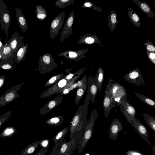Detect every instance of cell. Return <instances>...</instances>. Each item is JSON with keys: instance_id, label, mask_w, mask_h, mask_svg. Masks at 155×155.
I'll list each match as a JSON object with an SVG mask.
<instances>
[{"instance_id": "cell-8", "label": "cell", "mask_w": 155, "mask_h": 155, "mask_svg": "<svg viewBox=\"0 0 155 155\" xmlns=\"http://www.w3.org/2000/svg\"><path fill=\"white\" fill-rule=\"evenodd\" d=\"M64 12H61L52 21L50 28V37L52 40L57 36L64 23Z\"/></svg>"}, {"instance_id": "cell-30", "label": "cell", "mask_w": 155, "mask_h": 155, "mask_svg": "<svg viewBox=\"0 0 155 155\" xmlns=\"http://www.w3.org/2000/svg\"><path fill=\"white\" fill-rule=\"evenodd\" d=\"M64 117L63 116H57L51 117L45 122L46 124L49 125L57 126L61 125L64 122Z\"/></svg>"}, {"instance_id": "cell-52", "label": "cell", "mask_w": 155, "mask_h": 155, "mask_svg": "<svg viewBox=\"0 0 155 155\" xmlns=\"http://www.w3.org/2000/svg\"><path fill=\"white\" fill-rule=\"evenodd\" d=\"M2 54H0V59L2 60Z\"/></svg>"}, {"instance_id": "cell-42", "label": "cell", "mask_w": 155, "mask_h": 155, "mask_svg": "<svg viewBox=\"0 0 155 155\" xmlns=\"http://www.w3.org/2000/svg\"><path fill=\"white\" fill-rule=\"evenodd\" d=\"M12 111H9L0 116V127L11 115Z\"/></svg>"}, {"instance_id": "cell-40", "label": "cell", "mask_w": 155, "mask_h": 155, "mask_svg": "<svg viewBox=\"0 0 155 155\" xmlns=\"http://www.w3.org/2000/svg\"><path fill=\"white\" fill-rule=\"evenodd\" d=\"M89 8L93 10H97L101 12L102 11L100 7L96 6L95 4L87 0H86L83 3L81 8Z\"/></svg>"}, {"instance_id": "cell-53", "label": "cell", "mask_w": 155, "mask_h": 155, "mask_svg": "<svg viewBox=\"0 0 155 155\" xmlns=\"http://www.w3.org/2000/svg\"><path fill=\"white\" fill-rule=\"evenodd\" d=\"M1 155V152H0V155Z\"/></svg>"}, {"instance_id": "cell-16", "label": "cell", "mask_w": 155, "mask_h": 155, "mask_svg": "<svg viewBox=\"0 0 155 155\" xmlns=\"http://www.w3.org/2000/svg\"><path fill=\"white\" fill-rule=\"evenodd\" d=\"M132 126L145 141L151 146H152V144L148 139L149 136L147 129L143 124L136 117L133 120Z\"/></svg>"}, {"instance_id": "cell-3", "label": "cell", "mask_w": 155, "mask_h": 155, "mask_svg": "<svg viewBox=\"0 0 155 155\" xmlns=\"http://www.w3.org/2000/svg\"><path fill=\"white\" fill-rule=\"evenodd\" d=\"M98 117L97 110L94 108L91 112L89 119L85 127L82 136L78 144V153H81L85 148L92 136L96 120Z\"/></svg>"}, {"instance_id": "cell-21", "label": "cell", "mask_w": 155, "mask_h": 155, "mask_svg": "<svg viewBox=\"0 0 155 155\" xmlns=\"http://www.w3.org/2000/svg\"><path fill=\"white\" fill-rule=\"evenodd\" d=\"M68 128L66 127L58 132L53 139L54 143L53 149L56 150L63 143L65 140L64 137L68 132Z\"/></svg>"}, {"instance_id": "cell-14", "label": "cell", "mask_w": 155, "mask_h": 155, "mask_svg": "<svg viewBox=\"0 0 155 155\" xmlns=\"http://www.w3.org/2000/svg\"><path fill=\"white\" fill-rule=\"evenodd\" d=\"M23 38L24 36L20 35L16 30L15 33L7 41V43L15 53L25 45L23 41Z\"/></svg>"}, {"instance_id": "cell-9", "label": "cell", "mask_w": 155, "mask_h": 155, "mask_svg": "<svg viewBox=\"0 0 155 155\" xmlns=\"http://www.w3.org/2000/svg\"><path fill=\"white\" fill-rule=\"evenodd\" d=\"M124 78L129 82L137 86H140L145 84L141 72L137 68L130 71Z\"/></svg>"}, {"instance_id": "cell-50", "label": "cell", "mask_w": 155, "mask_h": 155, "mask_svg": "<svg viewBox=\"0 0 155 155\" xmlns=\"http://www.w3.org/2000/svg\"><path fill=\"white\" fill-rule=\"evenodd\" d=\"M152 147L153 153L154 155H155V146L153 144H152Z\"/></svg>"}, {"instance_id": "cell-6", "label": "cell", "mask_w": 155, "mask_h": 155, "mask_svg": "<svg viewBox=\"0 0 155 155\" xmlns=\"http://www.w3.org/2000/svg\"><path fill=\"white\" fill-rule=\"evenodd\" d=\"M25 83V82H23L6 91L0 97V107L20 97V95L18 94L17 93Z\"/></svg>"}, {"instance_id": "cell-49", "label": "cell", "mask_w": 155, "mask_h": 155, "mask_svg": "<svg viewBox=\"0 0 155 155\" xmlns=\"http://www.w3.org/2000/svg\"><path fill=\"white\" fill-rule=\"evenodd\" d=\"M48 155H58V154L56 150L53 149L51 153Z\"/></svg>"}, {"instance_id": "cell-44", "label": "cell", "mask_w": 155, "mask_h": 155, "mask_svg": "<svg viewBox=\"0 0 155 155\" xmlns=\"http://www.w3.org/2000/svg\"><path fill=\"white\" fill-rule=\"evenodd\" d=\"M147 57L150 61L155 64V53L146 51Z\"/></svg>"}, {"instance_id": "cell-35", "label": "cell", "mask_w": 155, "mask_h": 155, "mask_svg": "<svg viewBox=\"0 0 155 155\" xmlns=\"http://www.w3.org/2000/svg\"><path fill=\"white\" fill-rule=\"evenodd\" d=\"M97 82L98 90L99 93L101 91L104 80V71L101 67L98 68L97 70Z\"/></svg>"}, {"instance_id": "cell-13", "label": "cell", "mask_w": 155, "mask_h": 155, "mask_svg": "<svg viewBox=\"0 0 155 155\" xmlns=\"http://www.w3.org/2000/svg\"><path fill=\"white\" fill-rule=\"evenodd\" d=\"M97 76V74L93 77L89 75L87 80L88 88L87 94L89 95L90 99L93 103L95 102L98 90Z\"/></svg>"}, {"instance_id": "cell-22", "label": "cell", "mask_w": 155, "mask_h": 155, "mask_svg": "<svg viewBox=\"0 0 155 155\" xmlns=\"http://www.w3.org/2000/svg\"><path fill=\"white\" fill-rule=\"evenodd\" d=\"M140 9L150 18H154L155 15L149 5L145 2L138 0H132Z\"/></svg>"}, {"instance_id": "cell-33", "label": "cell", "mask_w": 155, "mask_h": 155, "mask_svg": "<svg viewBox=\"0 0 155 155\" xmlns=\"http://www.w3.org/2000/svg\"><path fill=\"white\" fill-rule=\"evenodd\" d=\"M7 39L5 41V46L2 53V60H5L12 56L14 53L7 42Z\"/></svg>"}, {"instance_id": "cell-43", "label": "cell", "mask_w": 155, "mask_h": 155, "mask_svg": "<svg viewBox=\"0 0 155 155\" xmlns=\"http://www.w3.org/2000/svg\"><path fill=\"white\" fill-rule=\"evenodd\" d=\"M126 155H146L143 153L139 151L134 150H129L126 152Z\"/></svg>"}, {"instance_id": "cell-7", "label": "cell", "mask_w": 155, "mask_h": 155, "mask_svg": "<svg viewBox=\"0 0 155 155\" xmlns=\"http://www.w3.org/2000/svg\"><path fill=\"white\" fill-rule=\"evenodd\" d=\"M69 80L66 79L65 77L61 79L42 93L40 96V98L44 99L56 93L58 94L61 93L64 90Z\"/></svg>"}, {"instance_id": "cell-23", "label": "cell", "mask_w": 155, "mask_h": 155, "mask_svg": "<svg viewBox=\"0 0 155 155\" xmlns=\"http://www.w3.org/2000/svg\"><path fill=\"white\" fill-rule=\"evenodd\" d=\"M28 45L26 43L14 53V63L18 64L22 62L25 59L28 49Z\"/></svg>"}, {"instance_id": "cell-34", "label": "cell", "mask_w": 155, "mask_h": 155, "mask_svg": "<svg viewBox=\"0 0 155 155\" xmlns=\"http://www.w3.org/2000/svg\"><path fill=\"white\" fill-rule=\"evenodd\" d=\"M134 94L139 99L147 105L155 109V102L153 100L137 92H134Z\"/></svg>"}, {"instance_id": "cell-5", "label": "cell", "mask_w": 155, "mask_h": 155, "mask_svg": "<svg viewBox=\"0 0 155 155\" xmlns=\"http://www.w3.org/2000/svg\"><path fill=\"white\" fill-rule=\"evenodd\" d=\"M11 17L6 5L3 0H0V24L1 30L5 32L7 36L10 25Z\"/></svg>"}, {"instance_id": "cell-27", "label": "cell", "mask_w": 155, "mask_h": 155, "mask_svg": "<svg viewBox=\"0 0 155 155\" xmlns=\"http://www.w3.org/2000/svg\"><path fill=\"white\" fill-rule=\"evenodd\" d=\"M127 14L132 23L135 27L139 28L141 23L140 18L136 12L131 8H128Z\"/></svg>"}, {"instance_id": "cell-45", "label": "cell", "mask_w": 155, "mask_h": 155, "mask_svg": "<svg viewBox=\"0 0 155 155\" xmlns=\"http://www.w3.org/2000/svg\"><path fill=\"white\" fill-rule=\"evenodd\" d=\"M48 140H41L40 144L42 148L48 147L49 143Z\"/></svg>"}, {"instance_id": "cell-20", "label": "cell", "mask_w": 155, "mask_h": 155, "mask_svg": "<svg viewBox=\"0 0 155 155\" xmlns=\"http://www.w3.org/2000/svg\"><path fill=\"white\" fill-rule=\"evenodd\" d=\"M15 9L18 26L22 32H26L28 29V25L24 15L18 7L16 6Z\"/></svg>"}, {"instance_id": "cell-19", "label": "cell", "mask_w": 155, "mask_h": 155, "mask_svg": "<svg viewBox=\"0 0 155 155\" xmlns=\"http://www.w3.org/2000/svg\"><path fill=\"white\" fill-rule=\"evenodd\" d=\"M101 41L95 35L86 33L79 38L77 44H84L90 45L97 43L100 46H103V45L101 43Z\"/></svg>"}, {"instance_id": "cell-31", "label": "cell", "mask_w": 155, "mask_h": 155, "mask_svg": "<svg viewBox=\"0 0 155 155\" xmlns=\"http://www.w3.org/2000/svg\"><path fill=\"white\" fill-rule=\"evenodd\" d=\"M41 140L33 142L26 147L19 155H28L33 153L40 144Z\"/></svg>"}, {"instance_id": "cell-28", "label": "cell", "mask_w": 155, "mask_h": 155, "mask_svg": "<svg viewBox=\"0 0 155 155\" xmlns=\"http://www.w3.org/2000/svg\"><path fill=\"white\" fill-rule=\"evenodd\" d=\"M108 26L111 31H113L115 29L117 23V14L114 10H111L108 17Z\"/></svg>"}, {"instance_id": "cell-38", "label": "cell", "mask_w": 155, "mask_h": 155, "mask_svg": "<svg viewBox=\"0 0 155 155\" xmlns=\"http://www.w3.org/2000/svg\"><path fill=\"white\" fill-rule=\"evenodd\" d=\"M17 130L15 128L12 127H8L6 128L0 134V137L4 138L12 136L16 132Z\"/></svg>"}, {"instance_id": "cell-12", "label": "cell", "mask_w": 155, "mask_h": 155, "mask_svg": "<svg viewBox=\"0 0 155 155\" xmlns=\"http://www.w3.org/2000/svg\"><path fill=\"white\" fill-rule=\"evenodd\" d=\"M89 49V48H86L76 51L68 50L59 53L58 55L63 56L67 59L77 61L87 56L85 54Z\"/></svg>"}, {"instance_id": "cell-10", "label": "cell", "mask_w": 155, "mask_h": 155, "mask_svg": "<svg viewBox=\"0 0 155 155\" xmlns=\"http://www.w3.org/2000/svg\"><path fill=\"white\" fill-rule=\"evenodd\" d=\"M75 12L72 11L67 18L61 33L60 41H64L66 38H68L71 35L72 31Z\"/></svg>"}, {"instance_id": "cell-39", "label": "cell", "mask_w": 155, "mask_h": 155, "mask_svg": "<svg viewBox=\"0 0 155 155\" xmlns=\"http://www.w3.org/2000/svg\"><path fill=\"white\" fill-rule=\"evenodd\" d=\"M75 0H58L55 3V6L60 8H65L68 5L73 4Z\"/></svg>"}, {"instance_id": "cell-25", "label": "cell", "mask_w": 155, "mask_h": 155, "mask_svg": "<svg viewBox=\"0 0 155 155\" xmlns=\"http://www.w3.org/2000/svg\"><path fill=\"white\" fill-rule=\"evenodd\" d=\"M87 81V76L85 75L82 78L74 83L68 87L64 89L59 95L61 96L68 94L71 91L77 87L82 85L84 84L86 81Z\"/></svg>"}, {"instance_id": "cell-41", "label": "cell", "mask_w": 155, "mask_h": 155, "mask_svg": "<svg viewBox=\"0 0 155 155\" xmlns=\"http://www.w3.org/2000/svg\"><path fill=\"white\" fill-rule=\"evenodd\" d=\"M147 51L155 53V46L150 41L147 40L144 44Z\"/></svg>"}, {"instance_id": "cell-4", "label": "cell", "mask_w": 155, "mask_h": 155, "mask_svg": "<svg viewBox=\"0 0 155 155\" xmlns=\"http://www.w3.org/2000/svg\"><path fill=\"white\" fill-rule=\"evenodd\" d=\"M38 61V70L41 74L48 73L58 66L52 55L48 52L39 56Z\"/></svg>"}, {"instance_id": "cell-11", "label": "cell", "mask_w": 155, "mask_h": 155, "mask_svg": "<svg viewBox=\"0 0 155 155\" xmlns=\"http://www.w3.org/2000/svg\"><path fill=\"white\" fill-rule=\"evenodd\" d=\"M122 106L120 108L121 112L125 116L128 122L132 126L135 116L136 111L135 108L130 105L125 99L122 102Z\"/></svg>"}, {"instance_id": "cell-2", "label": "cell", "mask_w": 155, "mask_h": 155, "mask_svg": "<svg viewBox=\"0 0 155 155\" xmlns=\"http://www.w3.org/2000/svg\"><path fill=\"white\" fill-rule=\"evenodd\" d=\"M106 90L110 94L115 104L119 106L120 108L122 106V101L127 97L126 90L124 87L118 82L110 79L106 86Z\"/></svg>"}, {"instance_id": "cell-46", "label": "cell", "mask_w": 155, "mask_h": 155, "mask_svg": "<svg viewBox=\"0 0 155 155\" xmlns=\"http://www.w3.org/2000/svg\"><path fill=\"white\" fill-rule=\"evenodd\" d=\"M48 150V147L42 148L35 155H45Z\"/></svg>"}, {"instance_id": "cell-18", "label": "cell", "mask_w": 155, "mask_h": 155, "mask_svg": "<svg viewBox=\"0 0 155 155\" xmlns=\"http://www.w3.org/2000/svg\"><path fill=\"white\" fill-rule=\"evenodd\" d=\"M123 127L122 123L117 118L114 119L109 129V136L112 140H115L118 137L119 133L122 131Z\"/></svg>"}, {"instance_id": "cell-51", "label": "cell", "mask_w": 155, "mask_h": 155, "mask_svg": "<svg viewBox=\"0 0 155 155\" xmlns=\"http://www.w3.org/2000/svg\"><path fill=\"white\" fill-rule=\"evenodd\" d=\"M63 155H70L69 153H65Z\"/></svg>"}, {"instance_id": "cell-15", "label": "cell", "mask_w": 155, "mask_h": 155, "mask_svg": "<svg viewBox=\"0 0 155 155\" xmlns=\"http://www.w3.org/2000/svg\"><path fill=\"white\" fill-rule=\"evenodd\" d=\"M63 97L58 95L55 97L49 100L39 110V113L41 115H45L51 111L54 108L59 105L62 102Z\"/></svg>"}, {"instance_id": "cell-24", "label": "cell", "mask_w": 155, "mask_h": 155, "mask_svg": "<svg viewBox=\"0 0 155 155\" xmlns=\"http://www.w3.org/2000/svg\"><path fill=\"white\" fill-rule=\"evenodd\" d=\"M74 138L70 140L68 142L64 140L63 143L56 150L58 155H63L65 153H68L74 145Z\"/></svg>"}, {"instance_id": "cell-32", "label": "cell", "mask_w": 155, "mask_h": 155, "mask_svg": "<svg viewBox=\"0 0 155 155\" xmlns=\"http://www.w3.org/2000/svg\"><path fill=\"white\" fill-rule=\"evenodd\" d=\"M35 13L37 19L39 21L44 20L47 15L46 9L42 6L37 5L35 8Z\"/></svg>"}, {"instance_id": "cell-48", "label": "cell", "mask_w": 155, "mask_h": 155, "mask_svg": "<svg viewBox=\"0 0 155 155\" xmlns=\"http://www.w3.org/2000/svg\"><path fill=\"white\" fill-rule=\"evenodd\" d=\"M1 37H0V54H2V51L5 46V44L2 42L1 41Z\"/></svg>"}, {"instance_id": "cell-29", "label": "cell", "mask_w": 155, "mask_h": 155, "mask_svg": "<svg viewBox=\"0 0 155 155\" xmlns=\"http://www.w3.org/2000/svg\"><path fill=\"white\" fill-rule=\"evenodd\" d=\"M87 85V81L83 85L78 87L74 101L76 105L78 104L82 98Z\"/></svg>"}, {"instance_id": "cell-36", "label": "cell", "mask_w": 155, "mask_h": 155, "mask_svg": "<svg viewBox=\"0 0 155 155\" xmlns=\"http://www.w3.org/2000/svg\"><path fill=\"white\" fill-rule=\"evenodd\" d=\"M66 75V74L64 75L62 73L56 74L47 81L45 84V86L47 87L54 85L60 80L64 78Z\"/></svg>"}, {"instance_id": "cell-1", "label": "cell", "mask_w": 155, "mask_h": 155, "mask_svg": "<svg viewBox=\"0 0 155 155\" xmlns=\"http://www.w3.org/2000/svg\"><path fill=\"white\" fill-rule=\"evenodd\" d=\"M89 95L86 94L85 101L81 105L73 117L70 127L69 138L80 134L82 136L87 122V111L90 101Z\"/></svg>"}, {"instance_id": "cell-37", "label": "cell", "mask_w": 155, "mask_h": 155, "mask_svg": "<svg viewBox=\"0 0 155 155\" xmlns=\"http://www.w3.org/2000/svg\"><path fill=\"white\" fill-rule=\"evenodd\" d=\"M142 114L147 124L151 129L155 132V118L154 117L145 113H143Z\"/></svg>"}, {"instance_id": "cell-26", "label": "cell", "mask_w": 155, "mask_h": 155, "mask_svg": "<svg viewBox=\"0 0 155 155\" xmlns=\"http://www.w3.org/2000/svg\"><path fill=\"white\" fill-rule=\"evenodd\" d=\"M14 54L12 57L5 59L0 61V69L11 71L15 69L14 58Z\"/></svg>"}, {"instance_id": "cell-47", "label": "cell", "mask_w": 155, "mask_h": 155, "mask_svg": "<svg viewBox=\"0 0 155 155\" xmlns=\"http://www.w3.org/2000/svg\"><path fill=\"white\" fill-rule=\"evenodd\" d=\"M5 78V75H3L0 76V88L2 87L3 86Z\"/></svg>"}, {"instance_id": "cell-17", "label": "cell", "mask_w": 155, "mask_h": 155, "mask_svg": "<svg viewBox=\"0 0 155 155\" xmlns=\"http://www.w3.org/2000/svg\"><path fill=\"white\" fill-rule=\"evenodd\" d=\"M103 103L104 116L107 117L112 109L116 107V104L110 94L106 90Z\"/></svg>"}]
</instances>
